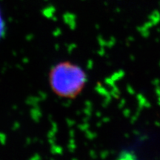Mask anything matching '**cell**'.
I'll return each mask as SVG.
<instances>
[{"label":"cell","instance_id":"obj_1","mask_svg":"<svg viewBox=\"0 0 160 160\" xmlns=\"http://www.w3.org/2000/svg\"><path fill=\"white\" fill-rule=\"evenodd\" d=\"M48 85L56 96L74 99L82 93L88 82L85 71L78 64L63 60L56 63L48 75Z\"/></svg>","mask_w":160,"mask_h":160},{"label":"cell","instance_id":"obj_2","mask_svg":"<svg viewBox=\"0 0 160 160\" xmlns=\"http://www.w3.org/2000/svg\"><path fill=\"white\" fill-rule=\"evenodd\" d=\"M5 33V22H4L2 15L0 11V39L4 35Z\"/></svg>","mask_w":160,"mask_h":160}]
</instances>
